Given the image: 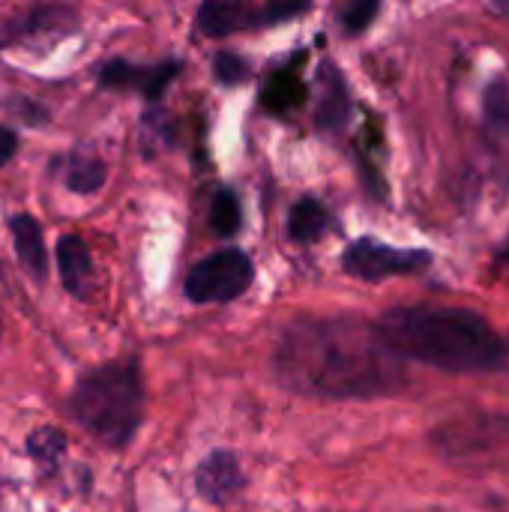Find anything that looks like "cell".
<instances>
[{
  "instance_id": "16",
  "label": "cell",
  "mask_w": 509,
  "mask_h": 512,
  "mask_svg": "<svg viewBox=\"0 0 509 512\" xmlns=\"http://www.w3.org/2000/svg\"><path fill=\"white\" fill-rule=\"evenodd\" d=\"M327 225H330V213H327V207H324L318 198H312V195L300 198V201L288 210V237H291L294 243H315V240L327 231Z\"/></svg>"
},
{
  "instance_id": "19",
  "label": "cell",
  "mask_w": 509,
  "mask_h": 512,
  "mask_svg": "<svg viewBox=\"0 0 509 512\" xmlns=\"http://www.w3.org/2000/svg\"><path fill=\"white\" fill-rule=\"evenodd\" d=\"M378 12H381L378 0H354V3L339 6V24H342V30L348 36H357V33H363L372 24V18Z\"/></svg>"
},
{
  "instance_id": "15",
  "label": "cell",
  "mask_w": 509,
  "mask_h": 512,
  "mask_svg": "<svg viewBox=\"0 0 509 512\" xmlns=\"http://www.w3.org/2000/svg\"><path fill=\"white\" fill-rule=\"evenodd\" d=\"M66 447H69V438L57 426H39L24 441V453L30 456V462L39 468L42 477H54L60 471Z\"/></svg>"
},
{
  "instance_id": "23",
  "label": "cell",
  "mask_w": 509,
  "mask_h": 512,
  "mask_svg": "<svg viewBox=\"0 0 509 512\" xmlns=\"http://www.w3.org/2000/svg\"><path fill=\"white\" fill-rule=\"evenodd\" d=\"M0 342H3V321H0Z\"/></svg>"
},
{
  "instance_id": "13",
  "label": "cell",
  "mask_w": 509,
  "mask_h": 512,
  "mask_svg": "<svg viewBox=\"0 0 509 512\" xmlns=\"http://www.w3.org/2000/svg\"><path fill=\"white\" fill-rule=\"evenodd\" d=\"M57 165L63 186L75 195H93L108 180V165L87 147H72L63 159H57Z\"/></svg>"
},
{
  "instance_id": "20",
  "label": "cell",
  "mask_w": 509,
  "mask_h": 512,
  "mask_svg": "<svg viewBox=\"0 0 509 512\" xmlns=\"http://www.w3.org/2000/svg\"><path fill=\"white\" fill-rule=\"evenodd\" d=\"M213 75H216L219 84L234 87V84L249 78V63L240 54H234V51H219L213 57Z\"/></svg>"
},
{
  "instance_id": "22",
  "label": "cell",
  "mask_w": 509,
  "mask_h": 512,
  "mask_svg": "<svg viewBox=\"0 0 509 512\" xmlns=\"http://www.w3.org/2000/svg\"><path fill=\"white\" fill-rule=\"evenodd\" d=\"M504 261H507V267H509V246L504 249Z\"/></svg>"
},
{
  "instance_id": "7",
  "label": "cell",
  "mask_w": 509,
  "mask_h": 512,
  "mask_svg": "<svg viewBox=\"0 0 509 512\" xmlns=\"http://www.w3.org/2000/svg\"><path fill=\"white\" fill-rule=\"evenodd\" d=\"M78 30V12L63 3L30 6L24 15H15L0 24V51L12 45H51Z\"/></svg>"
},
{
  "instance_id": "12",
  "label": "cell",
  "mask_w": 509,
  "mask_h": 512,
  "mask_svg": "<svg viewBox=\"0 0 509 512\" xmlns=\"http://www.w3.org/2000/svg\"><path fill=\"white\" fill-rule=\"evenodd\" d=\"M348 87L342 78V69H336L333 63L321 66V84H318V108H315V123L324 132H339L348 123Z\"/></svg>"
},
{
  "instance_id": "8",
  "label": "cell",
  "mask_w": 509,
  "mask_h": 512,
  "mask_svg": "<svg viewBox=\"0 0 509 512\" xmlns=\"http://www.w3.org/2000/svg\"><path fill=\"white\" fill-rule=\"evenodd\" d=\"M183 63L177 57L159 60V63H132L123 57H111L96 69V81L105 90H132L150 102L162 99L168 84L180 75Z\"/></svg>"
},
{
  "instance_id": "11",
  "label": "cell",
  "mask_w": 509,
  "mask_h": 512,
  "mask_svg": "<svg viewBox=\"0 0 509 512\" xmlns=\"http://www.w3.org/2000/svg\"><path fill=\"white\" fill-rule=\"evenodd\" d=\"M6 228L12 234V246H15V255L21 261V267L30 273L33 282H45L48 279V252H45V240H42V225L18 210L12 216H6Z\"/></svg>"
},
{
  "instance_id": "17",
  "label": "cell",
  "mask_w": 509,
  "mask_h": 512,
  "mask_svg": "<svg viewBox=\"0 0 509 512\" xmlns=\"http://www.w3.org/2000/svg\"><path fill=\"white\" fill-rule=\"evenodd\" d=\"M243 225V210H240V198L231 189H216L213 201H210V228L219 237H234Z\"/></svg>"
},
{
  "instance_id": "2",
  "label": "cell",
  "mask_w": 509,
  "mask_h": 512,
  "mask_svg": "<svg viewBox=\"0 0 509 512\" xmlns=\"http://www.w3.org/2000/svg\"><path fill=\"white\" fill-rule=\"evenodd\" d=\"M375 324L402 360L408 357L444 372H495L507 366V342L471 309L399 306Z\"/></svg>"
},
{
  "instance_id": "4",
  "label": "cell",
  "mask_w": 509,
  "mask_h": 512,
  "mask_svg": "<svg viewBox=\"0 0 509 512\" xmlns=\"http://www.w3.org/2000/svg\"><path fill=\"white\" fill-rule=\"evenodd\" d=\"M255 264L243 249H219L201 258L183 282V294L189 303H231L252 288Z\"/></svg>"
},
{
  "instance_id": "6",
  "label": "cell",
  "mask_w": 509,
  "mask_h": 512,
  "mask_svg": "<svg viewBox=\"0 0 509 512\" xmlns=\"http://www.w3.org/2000/svg\"><path fill=\"white\" fill-rule=\"evenodd\" d=\"M429 264H432V255L426 249H396V246L378 243L375 237L354 240L342 255L345 273H351L363 282H384L390 276L420 273Z\"/></svg>"
},
{
  "instance_id": "10",
  "label": "cell",
  "mask_w": 509,
  "mask_h": 512,
  "mask_svg": "<svg viewBox=\"0 0 509 512\" xmlns=\"http://www.w3.org/2000/svg\"><path fill=\"white\" fill-rule=\"evenodd\" d=\"M54 261H57L63 291L75 300H87L96 288V267H93V255L87 243L78 234H63L57 240Z\"/></svg>"
},
{
  "instance_id": "5",
  "label": "cell",
  "mask_w": 509,
  "mask_h": 512,
  "mask_svg": "<svg viewBox=\"0 0 509 512\" xmlns=\"http://www.w3.org/2000/svg\"><path fill=\"white\" fill-rule=\"evenodd\" d=\"M309 0H210L198 6V30L204 36H231L240 30H261L276 27L282 21H291L303 12H309Z\"/></svg>"
},
{
  "instance_id": "14",
  "label": "cell",
  "mask_w": 509,
  "mask_h": 512,
  "mask_svg": "<svg viewBox=\"0 0 509 512\" xmlns=\"http://www.w3.org/2000/svg\"><path fill=\"white\" fill-rule=\"evenodd\" d=\"M306 99H309V87L294 66H282V69L270 72V78L261 87V105L273 114L297 111L306 105Z\"/></svg>"
},
{
  "instance_id": "18",
  "label": "cell",
  "mask_w": 509,
  "mask_h": 512,
  "mask_svg": "<svg viewBox=\"0 0 509 512\" xmlns=\"http://www.w3.org/2000/svg\"><path fill=\"white\" fill-rule=\"evenodd\" d=\"M483 114L486 126L492 132H509V78L498 75L489 81L486 96H483Z\"/></svg>"
},
{
  "instance_id": "21",
  "label": "cell",
  "mask_w": 509,
  "mask_h": 512,
  "mask_svg": "<svg viewBox=\"0 0 509 512\" xmlns=\"http://www.w3.org/2000/svg\"><path fill=\"white\" fill-rule=\"evenodd\" d=\"M18 153V132L0 123V168Z\"/></svg>"
},
{
  "instance_id": "9",
  "label": "cell",
  "mask_w": 509,
  "mask_h": 512,
  "mask_svg": "<svg viewBox=\"0 0 509 512\" xmlns=\"http://www.w3.org/2000/svg\"><path fill=\"white\" fill-rule=\"evenodd\" d=\"M243 483H246V477L240 471V462L228 450L207 453L195 468V492L213 507L228 504L243 489Z\"/></svg>"
},
{
  "instance_id": "1",
  "label": "cell",
  "mask_w": 509,
  "mask_h": 512,
  "mask_svg": "<svg viewBox=\"0 0 509 512\" xmlns=\"http://www.w3.org/2000/svg\"><path fill=\"white\" fill-rule=\"evenodd\" d=\"M273 366L288 390L318 399H375L405 384L402 357L378 324L354 315L294 321L276 345Z\"/></svg>"
},
{
  "instance_id": "3",
  "label": "cell",
  "mask_w": 509,
  "mask_h": 512,
  "mask_svg": "<svg viewBox=\"0 0 509 512\" xmlns=\"http://www.w3.org/2000/svg\"><path fill=\"white\" fill-rule=\"evenodd\" d=\"M144 372L138 357L108 360L78 375L66 411L99 444L123 450L144 423Z\"/></svg>"
}]
</instances>
